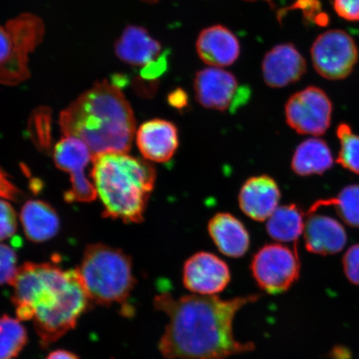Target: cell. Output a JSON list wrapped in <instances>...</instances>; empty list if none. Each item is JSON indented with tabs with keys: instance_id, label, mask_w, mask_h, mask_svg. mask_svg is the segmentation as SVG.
Masks as SVG:
<instances>
[{
	"instance_id": "6da1fadb",
	"label": "cell",
	"mask_w": 359,
	"mask_h": 359,
	"mask_svg": "<svg viewBox=\"0 0 359 359\" xmlns=\"http://www.w3.org/2000/svg\"><path fill=\"white\" fill-rule=\"evenodd\" d=\"M258 294L224 300L199 294L175 297L168 292L155 296L156 311L169 322L158 348L167 359H224L253 351V343L238 341L233 323L245 305L257 302Z\"/></svg>"
},
{
	"instance_id": "7a4b0ae2",
	"label": "cell",
	"mask_w": 359,
	"mask_h": 359,
	"mask_svg": "<svg viewBox=\"0 0 359 359\" xmlns=\"http://www.w3.org/2000/svg\"><path fill=\"white\" fill-rule=\"evenodd\" d=\"M11 286L17 318L33 322L43 348L73 330L92 303L77 269L55 264H22Z\"/></svg>"
},
{
	"instance_id": "3957f363",
	"label": "cell",
	"mask_w": 359,
	"mask_h": 359,
	"mask_svg": "<svg viewBox=\"0 0 359 359\" xmlns=\"http://www.w3.org/2000/svg\"><path fill=\"white\" fill-rule=\"evenodd\" d=\"M65 137L79 139L93 156L131 149L136 120L122 90L109 80L94 84L60 114Z\"/></svg>"
},
{
	"instance_id": "277c9868",
	"label": "cell",
	"mask_w": 359,
	"mask_h": 359,
	"mask_svg": "<svg viewBox=\"0 0 359 359\" xmlns=\"http://www.w3.org/2000/svg\"><path fill=\"white\" fill-rule=\"evenodd\" d=\"M92 163V181L102 201L103 217L142 222L155 186L156 174L151 164L124 152L95 155Z\"/></svg>"
},
{
	"instance_id": "5b68a950",
	"label": "cell",
	"mask_w": 359,
	"mask_h": 359,
	"mask_svg": "<svg viewBox=\"0 0 359 359\" xmlns=\"http://www.w3.org/2000/svg\"><path fill=\"white\" fill-rule=\"evenodd\" d=\"M77 271L92 303L102 306L122 305L128 316L132 313L128 300L137 280L128 254L104 244L90 245Z\"/></svg>"
},
{
	"instance_id": "8992f818",
	"label": "cell",
	"mask_w": 359,
	"mask_h": 359,
	"mask_svg": "<svg viewBox=\"0 0 359 359\" xmlns=\"http://www.w3.org/2000/svg\"><path fill=\"white\" fill-rule=\"evenodd\" d=\"M250 271L263 291L269 294L284 293L299 280L300 262L297 250L280 244L264 245L251 260Z\"/></svg>"
},
{
	"instance_id": "52a82bcc",
	"label": "cell",
	"mask_w": 359,
	"mask_h": 359,
	"mask_svg": "<svg viewBox=\"0 0 359 359\" xmlns=\"http://www.w3.org/2000/svg\"><path fill=\"white\" fill-rule=\"evenodd\" d=\"M314 69L323 78L341 80L351 74L358 60L355 41L343 30L334 29L318 36L311 48Z\"/></svg>"
},
{
	"instance_id": "ba28073f",
	"label": "cell",
	"mask_w": 359,
	"mask_h": 359,
	"mask_svg": "<svg viewBox=\"0 0 359 359\" xmlns=\"http://www.w3.org/2000/svg\"><path fill=\"white\" fill-rule=\"evenodd\" d=\"M333 104L324 90L309 87L294 94L286 103V122L296 133L324 135L330 128Z\"/></svg>"
},
{
	"instance_id": "9c48e42d",
	"label": "cell",
	"mask_w": 359,
	"mask_h": 359,
	"mask_svg": "<svg viewBox=\"0 0 359 359\" xmlns=\"http://www.w3.org/2000/svg\"><path fill=\"white\" fill-rule=\"evenodd\" d=\"M93 157L88 147L73 137H65L53 148L56 167L70 175L71 187L65 193L67 202H91L97 198L93 182L85 175Z\"/></svg>"
},
{
	"instance_id": "30bf717a",
	"label": "cell",
	"mask_w": 359,
	"mask_h": 359,
	"mask_svg": "<svg viewBox=\"0 0 359 359\" xmlns=\"http://www.w3.org/2000/svg\"><path fill=\"white\" fill-rule=\"evenodd\" d=\"M194 88L197 101L206 109L235 111L249 100L250 91L240 87L234 75L218 67L196 74Z\"/></svg>"
},
{
	"instance_id": "8fae6325",
	"label": "cell",
	"mask_w": 359,
	"mask_h": 359,
	"mask_svg": "<svg viewBox=\"0 0 359 359\" xmlns=\"http://www.w3.org/2000/svg\"><path fill=\"white\" fill-rule=\"evenodd\" d=\"M231 279L228 264L210 252H197L184 264L183 285L196 294L212 296L221 293Z\"/></svg>"
},
{
	"instance_id": "7c38bea8",
	"label": "cell",
	"mask_w": 359,
	"mask_h": 359,
	"mask_svg": "<svg viewBox=\"0 0 359 359\" xmlns=\"http://www.w3.org/2000/svg\"><path fill=\"white\" fill-rule=\"evenodd\" d=\"M135 138L145 160L157 163L172 159L179 146L176 126L163 119H152L142 123Z\"/></svg>"
},
{
	"instance_id": "4fadbf2b",
	"label": "cell",
	"mask_w": 359,
	"mask_h": 359,
	"mask_svg": "<svg viewBox=\"0 0 359 359\" xmlns=\"http://www.w3.org/2000/svg\"><path fill=\"white\" fill-rule=\"evenodd\" d=\"M306 71V62L293 44L277 45L264 58V82L271 88H283L297 82Z\"/></svg>"
},
{
	"instance_id": "5bb4252c",
	"label": "cell",
	"mask_w": 359,
	"mask_h": 359,
	"mask_svg": "<svg viewBox=\"0 0 359 359\" xmlns=\"http://www.w3.org/2000/svg\"><path fill=\"white\" fill-rule=\"evenodd\" d=\"M306 217L303 234L309 252L330 255L344 248L347 234L339 222L318 212H307Z\"/></svg>"
},
{
	"instance_id": "9a60e30c",
	"label": "cell",
	"mask_w": 359,
	"mask_h": 359,
	"mask_svg": "<svg viewBox=\"0 0 359 359\" xmlns=\"http://www.w3.org/2000/svg\"><path fill=\"white\" fill-rule=\"evenodd\" d=\"M280 200L279 187L275 180L266 175L247 180L239 195L242 212L257 222L266 221L271 217Z\"/></svg>"
},
{
	"instance_id": "2e32d148",
	"label": "cell",
	"mask_w": 359,
	"mask_h": 359,
	"mask_svg": "<svg viewBox=\"0 0 359 359\" xmlns=\"http://www.w3.org/2000/svg\"><path fill=\"white\" fill-rule=\"evenodd\" d=\"M197 53L201 60L213 67L234 64L240 55V43L236 35L222 25L205 29L196 42Z\"/></svg>"
},
{
	"instance_id": "e0dca14e",
	"label": "cell",
	"mask_w": 359,
	"mask_h": 359,
	"mask_svg": "<svg viewBox=\"0 0 359 359\" xmlns=\"http://www.w3.org/2000/svg\"><path fill=\"white\" fill-rule=\"evenodd\" d=\"M208 232L218 250L231 258H240L250 248V236L246 228L234 215L218 213L210 219Z\"/></svg>"
},
{
	"instance_id": "ac0fdd59",
	"label": "cell",
	"mask_w": 359,
	"mask_h": 359,
	"mask_svg": "<svg viewBox=\"0 0 359 359\" xmlns=\"http://www.w3.org/2000/svg\"><path fill=\"white\" fill-rule=\"evenodd\" d=\"M161 44L141 26L129 25L115 43V53L129 65L145 66L160 55Z\"/></svg>"
},
{
	"instance_id": "d6986e66",
	"label": "cell",
	"mask_w": 359,
	"mask_h": 359,
	"mask_svg": "<svg viewBox=\"0 0 359 359\" xmlns=\"http://www.w3.org/2000/svg\"><path fill=\"white\" fill-rule=\"evenodd\" d=\"M20 222L27 238L35 243L53 239L60 230V219L50 205L41 200H30L22 205Z\"/></svg>"
},
{
	"instance_id": "ffe728a7",
	"label": "cell",
	"mask_w": 359,
	"mask_h": 359,
	"mask_svg": "<svg viewBox=\"0 0 359 359\" xmlns=\"http://www.w3.org/2000/svg\"><path fill=\"white\" fill-rule=\"evenodd\" d=\"M334 165L329 145L320 138H309L300 143L292 158L291 168L302 177L321 175Z\"/></svg>"
},
{
	"instance_id": "44dd1931",
	"label": "cell",
	"mask_w": 359,
	"mask_h": 359,
	"mask_svg": "<svg viewBox=\"0 0 359 359\" xmlns=\"http://www.w3.org/2000/svg\"><path fill=\"white\" fill-rule=\"evenodd\" d=\"M304 213L294 204L278 208L268 219L266 230L269 236L280 242H294L303 234Z\"/></svg>"
},
{
	"instance_id": "7402d4cb",
	"label": "cell",
	"mask_w": 359,
	"mask_h": 359,
	"mask_svg": "<svg viewBox=\"0 0 359 359\" xmlns=\"http://www.w3.org/2000/svg\"><path fill=\"white\" fill-rule=\"evenodd\" d=\"M326 206H334L340 218L349 226L359 227V185L344 187L334 198L314 202L308 212H316Z\"/></svg>"
},
{
	"instance_id": "603a6c76",
	"label": "cell",
	"mask_w": 359,
	"mask_h": 359,
	"mask_svg": "<svg viewBox=\"0 0 359 359\" xmlns=\"http://www.w3.org/2000/svg\"><path fill=\"white\" fill-rule=\"evenodd\" d=\"M28 332L19 318L0 317V359H15L28 343Z\"/></svg>"
},
{
	"instance_id": "cb8c5ba5",
	"label": "cell",
	"mask_w": 359,
	"mask_h": 359,
	"mask_svg": "<svg viewBox=\"0 0 359 359\" xmlns=\"http://www.w3.org/2000/svg\"><path fill=\"white\" fill-rule=\"evenodd\" d=\"M337 137L340 142L337 163L353 173L359 174V136L347 123L339 125Z\"/></svg>"
},
{
	"instance_id": "d4e9b609",
	"label": "cell",
	"mask_w": 359,
	"mask_h": 359,
	"mask_svg": "<svg viewBox=\"0 0 359 359\" xmlns=\"http://www.w3.org/2000/svg\"><path fill=\"white\" fill-rule=\"evenodd\" d=\"M29 134L40 150L48 151L51 147V111L48 107H39L33 112L29 123Z\"/></svg>"
},
{
	"instance_id": "484cf974",
	"label": "cell",
	"mask_w": 359,
	"mask_h": 359,
	"mask_svg": "<svg viewBox=\"0 0 359 359\" xmlns=\"http://www.w3.org/2000/svg\"><path fill=\"white\" fill-rule=\"evenodd\" d=\"M18 257L15 249L0 244V285H11L18 271Z\"/></svg>"
},
{
	"instance_id": "4316f807",
	"label": "cell",
	"mask_w": 359,
	"mask_h": 359,
	"mask_svg": "<svg viewBox=\"0 0 359 359\" xmlns=\"http://www.w3.org/2000/svg\"><path fill=\"white\" fill-rule=\"evenodd\" d=\"M19 53L20 43L15 34L6 25L0 26V67L15 60Z\"/></svg>"
},
{
	"instance_id": "83f0119b",
	"label": "cell",
	"mask_w": 359,
	"mask_h": 359,
	"mask_svg": "<svg viewBox=\"0 0 359 359\" xmlns=\"http://www.w3.org/2000/svg\"><path fill=\"white\" fill-rule=\"evenodd\" d=\"M18 218L15 209L6 200L0 199V241L10 239L15 234Z\"/></svg>"
},
{
	"instance_id": "f1b7e54d",
	"label": "cell",
	"mask_w": 359,
	"mask_h": 359,
	"mask_svg": "<svg viewBox=\"0 0 359 359\" xmlns=\"http://www.w3.org/2000/svg\"><path fill=\"white\" fill-rule=\"evenodd\" d=\"M169 52L165 50L157 57L156 60L148 62L143 66L140 71V79L151 82L158 79L161 75L167 72L168 67Z\"/></svg>"
},
{
	"instance_id": "f546056e",
	"label": "cell",
	"mask_w": 359,
	"mask_h": 359,
	"mask_svg": "<svg viewBox=\"0 0 359 359\" xmlns=\"http://www.w3.org/2000/svg\"><path fill=\"white\" fill-rule=\"evenodd\" d=\"M345 276L353 285H359V244L347 250L343 258Z\"/></svg>"
},
{
	"instance_id": "4dcf8cb0",
	"label": "cell",
	"mask_w": 359,
	"mask_h": 359,
	"mask_svg": "<svg viewBox=\"0 0 359 359\" xmlns=\"http://www.w3.org/2000/svg\"><path fill=\"white\" fill-rule=\"evenodd\" d=\"M337 15L351 22L359 21V0H333Z\"/></svg>"
},
{
	"instance_id": "1f68e13d",
	"label": "cell",
	"mask_w": 359,
	"mask_h": 359,
	"mask_svg": "<svg viewBox=\"0 0 359 359\" xmlns=\"http://www.w3.org/2000/svg\"><path fill=\"white\" fill-rule=\"evenodd\" d=\"M22 193L13 184L8 174L0 168V199L19 201L22 199Z\"/></svg>"
},
{
	"instance_id": "d6a6232c",
	"label": "cell",
	"mask_w": 359,
	"mask_h": 359,
	"mask_svg": "<svg viewBox=\"0 0 359 359\" xmlns=\"http://www.w3.org/2000/svg\"><path fill=\"white\" fill-rule=\"evenodd\" d=\"M168 102L175 109H182L187 106V94L182 89L177 88L168 96Z\"/></svg>"
},
{
	"instance_id": "836d02e7",
	"label": "cell",
	"mask_w": 359,
	"mask_h": 359,
	"mask_svg": "<svg viewBox=\"0 0 359 359\" xmlns=\"http://www.w3.org/2000/svg\"><path fill=\"white\" fill-rule=\"evenodd\" d=\"M45 359H80L75 353L65 349H57L48 354Z\"/></svg>"
},
{
	"instance_id": "e575fe53",
	"label": "cell",
	"mask_w": 359,
	"mask_h": 359,
	"mask_svg": "<svg viewBox=\"0 0 359 359\" xmlns=\"http://www.w3.org/2000/svg\"><path fill=\"white\" fill-rule=\"evenodd\" d=\"M142 1L146 2V3L154 4L156 1H158V0H142Z\"/></svg>"
}]
</instances>
